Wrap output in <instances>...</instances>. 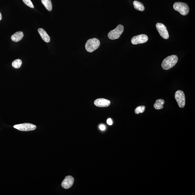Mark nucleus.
<instances>
[{"label": "nucleus", "mask_w": 195, "mask_h": 195, "mask_svg": "<svg viewBox=\"0 0 195 195\" xmlns=\"http://www.w3.org/2000/svg\"><path fill=\"white\" fill-rule=\"evenodd\" d=\"M178 58L176 55H172L166 58L163 61L162 67L164 69L169 70L176 65Z\"/></svg>", "instance_id": "f257e3e1"}, {"label": "nucleus", "mask_w": 195, "mask_h": 195, "mask_svg": "<svg viewBox=\"0 0 195 195\" xmlns=\"http://www.w3.org/2000/svg\"><path fill=\"white\" fill-rule=\"evenodd\" d=\"M100 44V41L98 39H89L85 44V49L88 52L92 53L99 47Z\"/></svg>", "instance_id": "f03ea898"}, {"label": "nucleus", "mask_w": 195, "mask_h": 195, "mask_svg": "<svg viewBox=\"0 0 195 195\" xmlns=\"http://www.w3.org/2000/svg\"><path fill=\"white\" fill-rule=\"evenodd\" d=\"M175 10L178 11L181 15H187L189 13V8L188 5L185 3L177 2L175 3L173 6Z\"/></svg>", "instance_id": "7ed1b4c3"}, {"label": "nucleus", "mask_w": 195, "mask_h": 195, "mask_svg": "<svg viewBox=\"0 0 195 195\" xmlns=\"http://www.w3.org/2000/svg\"><path fill=\"white\" fill-rule=\"evenodd\" d=\"M124 27L122 25H119L115 29L111 30L108 35V38L114 40L118 39L124 31Z\"/></svg>", "instance_id": "20e7f679"}, {"label": "nucleus", "mask_w": 195, "mask_h": 195, "mask_svg": "<svg viewBox=\"0 0 195 195\" xmlns=\"http://www.w3.org/2000/svg\"><path fill=\"white\" fill-rule=\"evenodd\" d=\"M175 96L179 107L183 108L185 105V98L184 93L181 90L177 91L175 93Z\"/></svg>", "instance_id": "39448f33"}, {"label": "nucleus", "mask_w": 195, "mask_h": 195, "mask_svg": "<svg viewBox=\"0 0 195 195\" xmlns=\"http://www.w3.org/2000/svg\"><path fill=\"white\" fill-rule=\"evenodd\" d=\"M14 127L20 131H29L35 129L36 126L30 123H26L15 125Z\"/></svg>", "instance_id": "423d86ee"}, {"label": "nucleus", "mask_w": 195, "mask_h": 195, "mask_svg": "<svg viewBox=\"0 0 195 195\" xmlns=\"http://www.w3.org/2000/svg\"><path fill=\"white\" fill-rule=\"evenodd\" d=\"M156 27L161 36L165 39L169 38V32L165 25L162 23H157L156 25Z\"/></svg>", "instance_id": "0eeeda50"}, {"label": "nucleus", "mask_w": 195, "mask_h": 195, "mask_svg": "<svg viewBox=\"0 0 195 195\" xmlns=\"http://www.w3.org/2000/svg\"><path fill=\"white\" fill-rule=\"evenodd\" d=\"M148 40V37L147 35L142 34L132 38L131 42L133 44H144Z\"/></svg>", "instance_id": "6e6552de"}, {"label": "nucleus", "mask_w": 195, "mask_h": 195, "mask_svg": "<svg viewBox=\"0 0 195 195\" xmlns=\"http://www.w3.org/2000/svg\"><path fill=\"white\" fill-rule=\"evenodd\" d=\"M74 179L72 176H66L62 183V187L64 189L69 188L73 185L74 183Z\"/></svg>", "instance_id": "1a4fd4ad"}, {"label": "nucleus", "mask_w": 195, "mask_h": 195, "mask_svg": "<svg viewBox=\"0 0 195 195\" xmlns=\"http://www.w3.org/2000/svg\"><path fill=\"white\" fill-rule=\"evenodd\" d=\"M110 104L111 102L109 100L103 98H99L96 100L94 102L95 105L98 107H108L110 105Z\"/></svg>", "instance_id": "9d476101"}, {"label": "nucleus", "mask_w": 195, "mask_h": 195, "mask_svg": "<svg viewBox=\"0 0 195 195\" xmlns=\"http://www.w3.org/2000/svg\"><path fill=\"white\" fill-rule=\"evenodd\" d=\"M38 32L44 41L46 42H49L50 41V38L45 30L43 29L42 28H40L38 29Z\"/></svg>", "instance_id": "9b49d317"}, {"label": "nucleus", "mask_w": 195, "mask_h": 195, "mask_svg": "<svg viewBox=\"0 0 195 195\" xmlns=\"http://www.w3.org/2000/svg\"><path fill=\"white\" fill-rule=\"evenodd\" d=\"M24 36V34L22 32L19 31L16 32L12 35L11 39L14 42H17L20 41Z\"/></svg>", "instance_id": "f8f14e48"}, {"label": "nucleus", "mask_w": 195, "mask_h": 195, "mask_svg": "<svg viewBox=\"0 0 195 195\" xmlns=\"http://www.w3.org/2000/svg\"><path fill=\"white\" fill-rule=\"evenodd\" d=\"M164 103H165V101L163 99H157L154 104V107L157 110H160V109L163 108Z\"/></svg>", "instance_id": "ddd939ff"}, {"label": "nucleus", "mask_w": 195, "mask_h": 195, "mask_svg": "<svg viewBox=\"0 0 195 195\" xmlns=\"http://www.w3.org/2000/svg\"><path fill=\"white\" fill-rule=\"evenodd\" d=\"M133 4L134 8L136 10L143 11L145 10V7L142 3L138 1H135L133 2Z\"/></svg>", "instance_id": "4468645a"}, {"label": "nucleus", "mask_w": 195, "mask_h": 195, "mask_svg": "<svg viewBox=\"0 0 195 195\" xmlns=\"http://www.w3.org/2000/svg\"><path fill=\"white\" fill-rule=\"evenodd\" d=\"M41 2L46 9L49 11H51L53 6L51 0H41Z\"/></svg>", "instance_id": "2eb2a0df"}, {"label": "nucleus", "mask_w": 195, "mask_h": 195, "mask_svg": "<svg viewBox=\"0 0 195 195\" xmlns=\"http://www.w3.org/2000/svg\"><path fill=\"white\" fill-rule=\"evenodd\" d=\"M22 62L20 59H17L12 62V66L15 69H19L22 65Z\"/></svg>", "instance_id": "dca6fc26"}, {"label": "nucleus", "mask_w": 195, "mask_h": 195, "mask_svg": "<svg viewBox=\"0 0 195 195\" xmlns=\"http://www.w3.org/2000/svg\"><path fill=\"white\" fill-rule=\"evenodd\" d=\"M145 109V107L142 105V106H139L137 107L135 110V113L136 114H139L140 113H142L144 112Z\"/></svg>", "instance_id": "f3484780"}, {"label": "nucleus", "mask_w": 195, "mask_h": 195, "mask_svg": "<svg viewBox=\"0 0 195 195\" xmlns=\"http://www.w3.org/2000/svg\"><path fill=\"white\" fill-rule=\"evenodd\" d=\"M25 4L31 8H34V6L31 0H23Z\"/></svg>", "instance_id": "a211bd4d"}, {"label": "nucleus", "mask_w": 195, "mask_h": 195, "mask_svg": "<svg viewBox=\"0 0 195 195\" xmlns=\"http://www.w3.org/2000/svg\"><path fill=\"white\" fill-rule=\"evenodd\" d=\"M107 124H108L109 125H110V126L111 125H112L113 124L112 121L111 119L110 118H109L107 119Z\"/></svg>", "instance_id": "6ab92c4d"}, {"label": "nucleus", "mask_w": 195, "mask_h": 195, "mask_svg": "<svg viewBox=\"0 0 195 195\" xmlns=\"http://www.w3.org/2000/svg\"><path fill=\"white\" fill-rule=\"evenodd\" d=\"M99 128L100 129L102 130H104L105 129V125H104L103 124L100 125Z\"/></svg>", "instance_id": "aec40b11"}, {"label": "nucleus", "mask_w": 195, "mask_h": 195, "mask_svg": "<svg viewBox=\"0 0 195 195\" xmlns=\"http://www.w3.org/2000/svg\"><path fill=\"white\" fill-rule=\"evenodd\" d=\"M2 19V16L0 12V20H1Z\"/></svg>", "instance_id": "412c9836"}]
</instances>
